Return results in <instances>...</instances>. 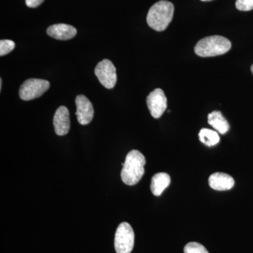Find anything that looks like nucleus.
Wrapping results in <instances>:
<instances>
[{"label":"nucleus","mask_w":253,"mask_h":253,"mask_svg":"<svg viewBox=\"0 0 253 253\" xmlns=\"http://www.w3.org/2000/svg\"><path fill=\"white\" fill-rule=\"evenodd\" d=\"M15 48V42L10 40H1L0 41V56H3L11 52Z\"/></svg>","instance_id":"dca6fc26"},{"label":"nucleus","mask_w":253,"mask_h":253,"mask_svg":"<svg viewBox=\"0 0 253 253\" xmlns=\"http://www.w3.org/2000/svg\"><path fill=\"white\" fill-rule=\"evenodd\" d=\"M94 73L101 84L106 89H112L117 83L116 67L109 59H104L98 63Z\"/></svg>","instance_id":"423d86ee"},{"label":"nucleus","mask_w":253,"mask_h":253,"mask_svg":"<svg viewBox=\"0 0 253 253\" xmlns=\"http://www.w3.org/2000/svg\"><path fill=\"white\" fill-rule=\"evenodd\" d=\"M170 176L167 173H157L151 179V190L156 196H161L170 184Z\"/></svg>","instance_id":"f8f14e48"},{"label":"nucleus","mask_w":253,"mask_h":253,"mask_svg":"<svg viewBox=\"0 0 253 253\" xmlns=\"http://www.w3.org/2000/svg\"><path fill=\"white\" fill-rule=\"evenodd\" d=\"M50 83L45 80L31 78L23 83L19 89V96L23 101L41 97L49 89Z\"/></svg>","instance_id":"39448f33"},{"label":"nucleus","mask_w":253,"mask_h":253,"mask_svg":"<svg viewBox=\"0 0 253 253\" xmlns=\"http://www.w3.org/2000/svg\"><path fill=\"white\" fill-rule=\"evenodd\" d=\"M184 253H209L203 245L196 242H191L186 245Z\"/></svg>","instance_id":"2eb2a0df"},{"label":"nucleus","mask_w":253,"mask_h":253,"mask_svg":"<svg viewBox=\"0 0 253 253\" xmlns=\"http://www.w3.org/2000/svg\"><path fill=\"white\" fill-rule=\"evenodd\" d=\"M134 244V233L127 222L120 224L115 235V249L117 253H130Z\"/></svg>","instance_id":"20e7f679"},{"label":"nucleus","mask_w":253,"mask_h":253,"mask_svg":"<svg viewBox=\"0 0 253 253\" xmlns=\"http://www.w3.org/2000/svg\"><path fill=\"white\" fill-rule=\"evenodd\" d=\"M146 158L137 150L129 151L126 156V161L123 163L121 179L123 183L128 186L135 185L144 176Z\"/></svg>","instance_id":"f257e3e1"},{"label":"nucleus","mask_w":253,"mask_h":253,"mask_svg":"<svg viewBox=\"0 0 253 253\" xmlns=\"http://www.w3.org/2000/svg\"><path fill=\"white\" fill-rule=\"evenodd\" d=\"M209 185L217 191H226L234 187L235 181L232 176L225 173L216 172L211 174L208 179Z\"/></svg>","instance_id":"9b49d317"},{"label":"nucleus","mask_w":253,"mask_h":253,"mask_svg":"<svg viewBox=\"0 0 253 253\" xmlns=\"http://www.w3.org/2000/svg\"><path fill=\"white\" fill-rule=\"evenodd\" d=\"M251 71H252L253 74V64L252 65V66H251Z\"/></svg>","instance_id":"aec40b11"},{"label":"nucleus","mask_w":253,"mask_h":253,"mask_svg":"<svg viewBox=\"0 0 253 253\" xmlns=\"http://www.w3.org/2000/svg\"><path fill=\"white\" fill-rule=\"evenodd\" d=\"M201 1H211V0H201Z\"/></svg>","instance_id":"412c9836"},{"label":"nucleus","mask_w":253,"mask_h":253,"mask_svg":"<svg viewBox=\"0 0 253 253\" xmlns=\"http://www.w3.org/2000/svg\"><path fill=\"white\" fill-rule=\"evenodd\" d=\"M208 122L219 134H226L229 130V123L220 111H214L210 113L208 116Z\"/></svg>","instance_id":"ddd939ff"},{"label":"nucleus","mask_w":253,"mask_h":253,"mask_svg":"<svg viewBox=\"0 0 253 253\" xmlns=\"http://www.w3.org/2000/svg\"><path fill=\"white\" fill-rule=\"evenodd\" d=\"M174 5L166 0L158 1L151 6L148 13V25L155 31H165L172 21Z\"/></svg>","instance_id":"f03ea898"},{"label":"nucleus","mask_w":253,"mask_h":253,"mask_svg":"<svg viewBox=\"0 0 253 253\" xmlns=\"http://www.w3.org/2000/svg\"><path fill=\"white\" fill-rule=\"evenodd\" d=\"M48 36L59 41H68L77 34V30L71 25L59 23L52 25L46 30Z\"/></svg>","instance_id":"9d476101"},{"label":"nucleus","mask_w":253,"mask_h":253,"mask_svg":"<svg viewBox=\"0 0 253 253\" xmlns=\"http://www.w3.org/2000/svg\"><path fill=\"white\" fill-rule=\"evenodd\" d=\"M44 0H26V4L30 8H36L42 4Z\"/></svg>","instance_id":"a211bd4d"},{"label":"nucleus","mask_w":253,"mask_h":253,"mask_svg":"<svg viewBox=\"0 0 253 253\" xmlns=\"http://www.w3.org/2000/svg\"><path fill=\"white\" fill-rule=\"evenodd\" d=\"M199 139L203 144H206V146H212L217 144L219 142V136L216 131L212 130V129H201L200 131Z\"/></svg>","instance_id":"4468645a"},{"label":"nucleus","mask_w":253,"mask_h":253,"mask_svg":"<svg viewBox=\"0 0 253 253\" xmlns=\"http://www.w3.org/2000/svg\"><path fill=\"white\" fill-rule=\"evenodd\" d=\"M231 47V42L227 38L213 36L201 40L195 46L194 51L201 57H211L226 54Z\"/></svg>","instance_id":"7ed1b4c3"},{"label":"nucleus","mask_w":253,"mask_h":253,"mask_svg":"<svg viewBox=\"0 0 253 253\" xmlns=\"http://www.w3.org/2000/svg\"><path fill=\"white\" fill-rule=\"evenodd\" d=\"M76 116L80 124L83 126L89 124L94 117V111L93 105L84 95L80 94L76 99Z\"/></svg>","instance_id":"6e6552de"},{"label":"nucleus","mask_w":253,"mask_h":253,"mask_svg":"<svg viewBox=\"0 0 253 253\" xmlns=\"http://www.w3.org/2000/svg\"><path fill=\"white\" fill-rule=\"evenodd\" d=\"M1 86H2V80L0 79V90L1 89Z\"/></svg>","instance_id":"6ab92c4d"},{"label":"nucleus","mask_w":253,"mask_h":253,"mask_svg":"<svg viewBox=\"0 0 253 253\" xmlns=\"http://www.w3.org/2000/svg\"><path fill=\"white\" fill-rule=\"evenodd\" d=\"M146 104L153 117L161 118L168 107V100L164 91L159 88L151 91L146 98Z\"/></svg>","instance_id":"0eeeda50"},{"label":"nucleus","mask_w":253,"mask_h":253,"mask_svg":"<svg viewBox=\"0 0 253 253\" xmlns=\"http://www.w3.org/2000/svg\"><path fill=\"white\" fill-rule=\"evenodd\" d=\"M53 124L55 132L57 135L64 136L67 134L71 127L69 111L66 106L58 108L54 116Z\"/></svg>","instance_id":"1a4fd4ad"},{"label":"nucleus","mask_w":253,"mask_h":253,"mask_svg":"<svg viewBox=\"0 0 253 253\" xmlns=\"http://www.w3.org/2000/svg\"><path fill=\"white\" fill-rule=\"evenodd\" d=\"M236 7L239 11H251L253 9V0H236Z\"/></svg>","instance_id":"f3484780"}]
</instances>
